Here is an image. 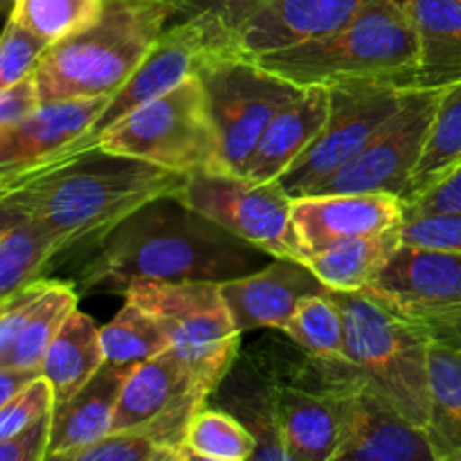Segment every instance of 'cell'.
<instances>
[{"label": "cell", "instance_id": "4dcf8cb0", "mask_svg": "<svg viewBox=\"0 0 461 461\" xmlns=\"http://www.w3.org/2000/svg\"><path fill=\"white\" fill-rule=\"evenodd\" d=\"M102 345L108 363L140 365L169 349L171 340L156 315L126 300L124 309L102 329Z\"/></svg>", "mask_w": 461, "mask_h": 461}, {"label": "cell", "instance_id": "f1b7e54d", "mask_svg": "<svg viewBox=\"0 0 461 461\" xmlns=\"http://www.w3.org/2000/svg\"><path fill=\"white\" fill-rule=\"evenodd\" d=\"M282 331L302 351L318 358L342 360L347 354V320L331 288L306 297Z\"/></svg>", "mask_w": 461, "mask_h": 461}, {"label": "cell", "instance_id": "5bb4252c", "mask_svg": "<svg viewBox=\"0 0 461 461\" xmlns=\"http://www.w3.org/2000/svg\"><path fill=\"white\" fill-rule=\"evenodd\" d=\"M338 414L340 439L333 461H435L426 428L369 390L360 376L338 394Z\"/></svg>", "mask_w": 461, "mask_h": 461}, {"label": "cell", "instance_id": "9a60e30c", "mask_svg": "<svg viewBox=\"0 0 461 461\" xmlns=\"http://www.w3.org/2000/svg\"><path fill=\"white\" fill-rule=\"evenodd\" d=\"M405 203L392 194H315L293 201L300 259L333 243L374 237L403 221Z\"/></svg>", "mask_w": 461, "mask_h": 461}, {"label": "cell", "instance_id": "b9f144b4", "mask_svg": "<svg viewBox=\"0 0 461 461\" xmlns=\"http://www.w3.org/2000/svg\"><path fill=\"white\" fill-rule=\"evenodd\" d=\"M43 376L39 369H21V367H0V405L7 403L9 399L25 390L30 383Z\"/></svg>", "mask_w": 461, "mask_h": 461}, {"label": "cell", "instance_id": "30bf717a", "mask_svg": "<svg viewBox=\"0 0 461 461\" xmlns=\"http://www.w3.org/2000/svg\"><path fill=\"white\" fill-rule=\"evenodd\" d=\"M189 207L221 228L273 257H297L300 241L293 228V201L279 180H252L223 169L187 174L178 194Z\"/></svg>", "mask_w": 461, "mask_h": 461}, {"label": "cell", "instance_id": "3957f363", "mask_svg": "<svg viewBox=\"0 0 461 461\" xmlns=\"http://www.w3.org/2000/svg\"><path fill=\"white\" fill-rule=\"evenodd\" d=\"M252 61L302 88L345 84L414 88L419 43L399 0H365L360 12L333 34Z\"/></svg>", "mask_w": 461, "mask_h": 461}, {"label": "cell", "instance_id": "2e32d148", "mask_svg": "<svg viewBox=\"0 0 461 461\" xmlns=\"http://www.w3.org/2000/svg\"><path fill=\"white\" fill-rule=\"evenodd\" d=\"M318 275L297 257H273L264 268L221 284V293L239 331H282L306 297L327 293Z\"/></svg>", "mask_w": 461, "mask_h": 461}, {"label": "cell", "instance_id": "603a6c76", "mask_svg": "<svg viewBox=\"0 0 461 461\" xmlns=\"http://www.w3.org/2000/svg\"><path fill=\"white\" fill-rule=\"evenodd\" d=\"M0 223V300L45 275L63 246L43 223L23 212L3 207Z\"/></svg>", "mask_w": 461, "mask_h": 461}, {"label": "cell", "instance_id": "8fae6325", "mask_svg": "<svg viewBox=\"0 0 461 461\" xmlns=\"http://www.w3.org/2000/svg\"><path fill=\"white\" fill-rule=\"evenodd\" d=\"M412 88L387 84H345L329 88V117L309 149L284 171L282 187L293 198L309 196L345 167L378 129L403 106Z\"/></svg>", "mask_w": 461, "mask_h": 461}, {"label": "cell", "instance_id": "d6986e66", "mask_svg": "<svg viewBox=\"0 0 461 461\" xmlns=\"http://www.w3.org/2000/svg\"><path fill=\"white\" fill-rule=\"evenodd\" d=\"M216 408L234 414L257 441L252 459L291 461L277 419V378L270 360L237 356L223 381L212 392ZM207 401V403H210Z\"/></svg>", "mask_w": 461, "mask_h": 461}, {"label": "cell", "instance_id": "4316f807", "mask_svg": "<svg viewBox=\"0 0 461 461\" xmlns=\"http://www.w3.org/2000/svg\"><path fill=\"white\" fill-rule=\"evenodd\" d=\"M457 167H461V84L444 90L426 149L414 169L403 203L426 194Z\"/></svg>", "mask_w": 461, "mask_h": 461}, {"label": "cell", "instance_id": "6da1fadb", "mask_svg": "<svg viewBox=\"0 0 461 461\" xmlns=\"http://www.w3.org/2000/svg\"><path fill=\"white\" fill-rule=\"evenodd\" d=\"M273 261L189 207L178 194L160 196L122 221L81 261L75 286L122 293L142 282H216L243 277Z\"/></svg>", "mask_w": 461, "mask_h": 461}, {"label": "cell", "instance_id": "9c48e42d", "mask_svg": "<svg viewBox=\"0 0 461 461\" xmlns=\"http://www.w3.org/2000/svg\"><path fill=\"white\" fill-rule=\"evenodd\" d=\"M363 293L421 327L432 342L461 347L459 252L401 243Z\"/></svg>", "mask_w": 461, "mask_h": 461}, {"label": "cell", "instance_id": "7a4b0ae2", "mask_svg": "<svg viewBox=\"0 0 461 461\" xmlns=\"http://www.w3.org/2000/svg\"><path fill=\"white\" fill-rule=\"evenodd\" d=\"M187 174L120 153L90 149L0 180V205L43 223L63 255L90 252L147 203L180 194Z\"/></svg>", "mask_w": 461, "mask_h": 461}, {"label": "cell", "instance_id": "484cf974", "mask_svg": "<svg viewBox=\"0 0 461 461\" xmlns=\"http://www.w3.org/2000/svg\"><path fill=\"white\" fill-rule=\"evenodd\" d=\"M435 461H461V347L430 342V417Z\"/></svg>", "mask_w": 461, "mask_h": 461}, {"label": "cell", "instance_id": "277c9868", "mask_svg": "<svg viewBox=\"0 0 461 461\" xmlns=\"http://www.w3.org/2000/svg\"><path fill=\"white\" fill-rule=\"evenodd\" d=\"M171 21V0H104L93 25L43 54L34 70L41 102L111 97L142 66Z\"/></svg>", "mask_w": 461, "mask_h": 461}, {"label": "cell", "instance_id": "83f0119b", "mask_svg": "<svg viewBox=\"0 0 461 461\" xmlns=\"http://www.w3.org/2000/svg\"><path fill=\"white\" fill-rule=\"evenodd\" d=\"M77 288L75 284L52 282L36 309L32 311L30 320L23 327L12 354L0 363V367H21V369H39L45 358V351L52 345L57 333L77 311Z\"/></svg>", "mask_w": 461, "mask_h": 461}, {"label": "cell", "instance_id": "836d02e7", "mask_svg": "<svg viewBox=\"0 0 461 461\" xmlns=\"http://www.w3.org/2000/svg\"><path fill=\"white\" fill-rule=\"evenodd\" d=\"M48 50L50 43H45L41 36L14 18H7L0 43V88H7L34 72Z\"/></svg>", "mask_w": 461, "mask_h": 461}, {"label": "cell", "instance_id": "8992f818", "mask_svg": "<svg viewBox=\"0 0 461 461\" xmlns=\"http://www.w3.org/2000/svg\"><path fill=\"white\" fill-rule=\"evenodd\" d=\"M93 149L167 167L178 174L219 169V138L205 86L192 75L104 131Z\"/></svg>", "mask_w": 461, "mask_h": 461}, {"label": "cell", "instance_id": "44dd1931", "mask_svg": "<svg viewBox=\"0 0 461 461\" xmlns=\"http://www.w3.org/2000/svg\"><path fill=\"white\" fill-rule=\"evenodd\" d=\"M329 117V88L309 86L295 102L286 104L261 135L246 176L252 180H279L284 171L313 144Z\"/></svg>", "mask_w": 461, "mask_h": 461}, {"label": "cell", "instance_id": "e0dca14e", "mask_svg": "<svg viewBox=\"0 0 461 461\" xmlns=\"http://www.w3.org/2000/svg\"><path fill=\"white\" fill-rule=\"evenodd\" d=\"M365 0H268L230 36L232 57L257 59L345 27Z\"/></svg>", "mask_w": 461, "mask_h": 461}, {"label": "cell", "instance_id": "60d3db41", "mask_svg": "<svg viewBox=\"0 0 461 461\" xmlns=\"http://www.w3.org/2000/svg\"><path fill=\"white\" fill-rule=\"evenodd\" d=\"M417 210H437V212H461V167L432 185L426 194L414 201L405 203Z\"/></svg>", "mask_w": 461, "mask_h": 461}, {"label": "cell", "instance_id": "52a82bcc", "mask_svg": "<svg viewBox=\"0 0 461 461\" xmlns=\"http://www.w3.org/2000/svg\"><path fill=\"white\" fill-rule=\"evenodd\" d=\"M158 318L203 387L214 392L239 356L241 331L216 282H142L124 293Z\"/></svg>", "mask_w": 461, "mask_h": 461}, {"label": "cell", "instance_id": "1f68e13d", "mask_svg": "<svg viewBox=\"0 0 461 461\" xmlns=\"http://www.w3.org/2000/svg\"><path fill=\"white\" fill-rule=\"evenodd\" d=\"M104 0H16L7 18L54 45L102 16Z\"/></svg>", "mask_w": 461, "mask_h": 461}, {"label": "cell", "instance_id": "cb8c5ba5", "mask_svg": "<svg viewBox=\"0 0 461 461\" xmlns=\"http://www.w3.org/2000/svg\"><path fill=\"white\" fill-rule=\"evenodd\" d=\"M104 363L106 354L102 345V329H97L90 315L75 311L48 347L41 363V374L54 390V405L63 403L81 390Z\"/></svg>", "mask_w": 461, "mask_h": 461}, {"label": "cell", "instance_id": "4fadbf2b", "mask_svg": "<svg viewBox=\"0 0 461 461\" xmlns=\"http://www.w3.org/2000/svg\"><path fill=\"white\" fill-rule=\"evenodd\" d=\"M212 392L174 349L140 363L117 403L111 432L140 428L151 435L174 461H187L185 439L192 419L205 408Z\"/></svg>", "mask_w": 461, "mask_h": 461}, {"label": "cell", "instance_id": "5b68a950", "mask_svg": "<svg viewBox=\"0 0 461 461\" xmlns=\"http://www.w3.org/2000/svg\"><path fill=\"white\" fill-rule=\"evenodd\" d=\"M347 320V354L365 385L417 426L430 417V336L363 291H333Z\"/></svg>", "mask_w": 461, "mask_h": 461}, {"label": "cell", "instance_id": "ab89813d", "mask_svg": "<svg viewBox=\"0 0 461 461\" xmlns=\"http://www.w3.org/2000/svg\"><path fill=\"white\" fill-rule=\"evenodd\" d=\"M41 104L43 102H41L36 72H30L7 88H0V131L16 126L18 122L30 117Z\"/></svg>", "mask_w": 461, "mask_h": 461}, {"label": "cell", "instance_id": "ba28073f", "mask_svg": "<svg viewBox=\"0 0 461 461\" xmlns=\"http://www.w3.org/2000/svg\"><path fill=\"white\" fill-rule=\"evenodd\" d=\"M198 77L205 86L219 138V169L246 176L252 153L273 117L306 88L241 57L216 59Z\"/></svg>", "mask_w": 461, "mask_h": 461}, {"label": "cell", "instance_id": "7c38bea8", "mask_svg": "<svg viewBox=\"0 0 461 461\" xmlns=\"http://www.w3.org/2000/svg\"><path fill=\"white\" fill-rule=\"evenodd\" d=\"M446 90V88H444ZM444 90L412 88L405 102L345 167L329 176L315 194H392L405 198L426 149Z\"/></svg>", "mask_w": 461, "mask_h": 461}, {"label": "cell", "instance_id": "d4e9b609", "mask_svg": "<svg viewBox=\"0 0 461 461\" xmlns=\"http://www.w3.org/2000/svg\"><path fill=\"white\" fill-rule=\"evenodd\" d=\"M401 246V225L374 237H358L333 243L324 250L304 257V264L331 291H365L392 252Z\"/></svg>", "mask_w": 461, "mask_h": 461}, {"label": "cell", "instance_id": "ac0fdd59", "mask_svg": "<svg viewBox=\"0 0 461 461\" xmlns=\"http://www.w3.org/2000/svg\"><path fill=\"white\" fill-rule=\"evenodd\" d=\"M108 97L66 99L41 104L30 117L0 131V180L36 169L90 131Z\"/></svg>", "mask_w": 461, "mask_h": 461}, {"label": "cell", "instance_id": "7402d4cb", "mask_svg": "<svg viewBox=\"0 0 461 461\" xmlns=\"http://www.w3.org/2000/svg\"><path fill=\"white\" fill-rule=\"evenodd\" d=\"M419 43L414 88L461 84V0H399Z\"/></svg>", "mask_w": 461, "mask_h": 461}, {"label": "cell", "instance_id": "ffe728a7", "mask_svg": "<svg viewBox=\"0 0 461 461\" xmlns=\"http://www.w3.org/2000/svg\"><path fill=\"white\" fill-rule=\"evenodd\" d=\"M135 367L106 360L81 390L54 405L48 459L75 461L81 450L111 432L117 403Z\"/></svg>", "mask_w": 461, "mask_h": 461}, {"label": "cell", "instance_id": "f35d334b", "mask_svg": "<svg viewBox=\"0 0 461 461\" xmlns=\"http://www.w3.org/2000/svg\"><path fill=\"white\" fill-rule=\"evenodd\" d=\"M52 439V414L30 423L9 439L0 441V461H43L48 459Z\"/></svg>", "mask_w": 461, "mask_h": 461}, {"label": "cell", "instance_id": "e575fe53", "mask_svg": "<svg viewBox=\"0 0 461 461\" xmlns=\"http://www.w3.org/2000/svg\"><path fill=\"white\" fill-rule=\"evenodd\" d=\"M75 461H174V457L151 435L140 428H131L108 432L81 450Z\"/></svg>", "mask_w": 461, "mask_h": 461}, {"label": "cell", "instance_id": "f546056e", "mask_svg": "<svg viewBox=\"0 0 461 461\" xmlns=\"http://www.w3.org/2000/svg\"><path fill=\"white\" fill-rule=\"evenodd\" d=\"M257 441L234 414L207 403L196 412L185 439L189 459L246 461L252 459Z\"/></svg>", "mask_w": 461, "mask_h": 461}, {"label": "cell", "instance_id": "8d00e7d4", "mask_svg": "<svg viewBox=\"0 0 461 461\" xmlns=\"http://www.w3.org/2000/svg\"><path fill=\"white\" fill-rule=\"evenodd\" d=\"M50 286H52V279L41 277L27 286L18 288L14 295L0 300V363L12 354L32 311L36 309V304L48 293Z\"/></svg>", "mask_w": 461, "mask_h": 461}, {"label": "cell", "instance_id": "74e56055", "mask_svg": "<svg viewBox=\"0 0 461 461\" xmlns=\"http://www.w3.org/2000/svg\"><path fill=\"white\" fill-rule=\"evenodd\" d=\"M266 3L268 0H171V5H174V21L171 23L185 21V18L207 16L223 27L230 43L232 32L239 25H243Z\"/></svg>", "mask_w": 461, "mask_h": 461}, {"label": "cell", "instance_id": "d6a6232c", "mask_svg": "<svg viewBox=\"0 0 461 461\" xmlns=\"http://www.w3.org/2000/svg\"><path fill=\"white\" fill-rule=\"evenodd\" d=\"M401 243L461 255V212L417 210L405 205Z\"/></svg>", "mask_w": 461, "mask_h": 461}, {"label": "cell", "instance_id": "d590c367", "mask_svg": "<svg viewBox=\"0 0 461 461\" xmlns=\"http://www.w3.org/2000/svg\"><path fill=\"white\" fill-rule=\"evenodd\" d=\"M54 412V390L45 376L18 392L14 399L0 405V441L9 439L30 423Z\"/></svg>", "mask_w": 461, "mask_h": 461}]
</instances>
